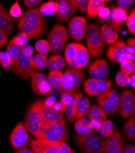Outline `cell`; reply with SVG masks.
Returning <instances> with one entry per match:
<instances>
[{"instance_id": "cell-55", "label": "cell", "mask_w": 135, "mask_h": 153, "mask_svg": "<svg viewBox=\"0 0 135 153\" xmlns=\"http://www.w3.org/2000/svg\"><path fill=\"white\" fill-rule=\"evenodd\" d=\"M122 153H135V145H126Z\"/></svg>"}, {"instance_id": "cell-17", "label": "cell", "mask_w": 135, "mask_h": 153, "mask_svg": "<svg viewBox=\"0 0 135 153\" xmlns=\"http://www.w3.org/2000/svg\"><path fill=\"white\" fill-rule=\"evenodd\" d=\"M88 73L92 79L105 80L109 74L107 61L104 58H99L94 61L88 68Z\"/></svg>"}, {"instance_id": "cell-44", "label": "cell", "mask_w": 135, "mask_h": 153, "mask_svg": "<svg viewBox=\"0 0 135 153\" xmlns=\"http://www.w3.org/2000/svg\"><path fill=\"white\" fill-rule=\"evenodd\" d=\"M127 25L129 31L135 36V8L132 10L127 20Z\"/></svg>"}, {"instance_id": "cell-19", "label": "cell", "mask_w": 135, "mask_h": 153, "mask_svg": "<svg viewBox=\"0 0 135 153\" xmlns=\"http://www.w3.org/2000/svg\"><path fill=\"white\" fill-rule=\"evenodd\" d=\"M42 117L43 124H47L60 121L63 119V114L54 107L46 105L44 102L42 104Z\"/></svg>"}, {"instance_id": "cell-5", "label": "cell", "mask_w": 135, "mask_h": 153, "mask_svg": "<svg viewBox=\"0 0 135 153\" xmlns=\"http://www.w3.org/2000/svg\"><path fill=\"white\" fill-rule=\"evenodd\" d=\"M86 43L89 54L93 58L99 57L103 53L105 43L103 40L99 27L94 23L89 25Z\"/></svg>"}, {"instance_id": "cell-38", "label": "cell", "mask_w": 135, "mask_h": 153, "mask_svg": "<svg viewBox=\"0 0 135 153\" xmlns=\"http://www.w3.org/2000/svg\"><path fill=\"white\" fill-rule=\"evenodd\" d=\"M97 23H99L100 24H103L104 25H107V26H109L110 27H112V28L115 29L117 31L119 32H122V27L121 26V24H119L116 22H115L112 18L111 14L110 16L106 19H99L98 18L97 20Z\"/></svg>"}, {"instance_id": "cell-7", "label": "cell", "mask_w": 135, "mask_h": 153, "mask_svg": "<svg viewBox=\"0 0 135 153\" xmlns=\"http://www.w3.org/2000/svg\"><path fill=\"white\" fill-rule=\"evenodd\" d=\"M68 40L69 34L66 28L58 24L54 25L47 36V42L53 53L62 52Z\"/></svg>"}, {"instance_id": "cell-20", "label": "cell", "mask_w": 135, "mask_h": 153, "mask_svg": "<svg viewBox=\"0 0 135 153\" xmlns=\"http://www.w3.org/2000/svg\"><path fill=\"white\" fill-rule=\"evenodd\" d=\"M88 118L93 123V129L97 130L100 124L107 120V113L99 105H93L88 111Z\"/></svg>"}, {"instance_id": "cell-28", "label": "cell", "mask_w": 135, "mask_h": 153, "mask_svg": "<svg viewBox=\"0 0 135 153\" xmlns=\"http://www.w3.org/2000/svg\"><path fill=\"white\" fill-rule=\"evenodd\" d=\"M72 99L70 104L65 109V114L66 115L67 119L71 123H72L75 120V106L77 100L83 97V94L81 92H77L76 93L71 94Z\"/></svg>"}, {"instance_id": "cell-59", "label": "cell", "mask_w": 135, "mask_h": 153, "mask_svg": "<svg viewBox=\"0 0 135 153\" xmlns=\"http://www.w3.org/2000/svg\"><path fill=\"white\" fill-rule=\"evenodd\" d=\"M132 75H133L132 76H133V77L135 78V69H134V72H133V73Z\"/></svg>"}, {"instance_id": "cell-60", "label": "cell", "mask_w": 135, "mask_h": 153, "mask_svg": "<svg viewBox=\"0 0 135 153\" xmlns=\"http://www.w3.org/2000/svg\"><path fill=\"white\" fill-rule=\"evenodd\" d=\"M134 90H135V87H134Z\"/></svg>"}, {"instance_id": "cell-16", "label": "cell", "mask_w": 135, "mask_h": 153, "mask_svg": "<svg viewBox=\"0 0 135 153\" xmlns=\"http://www.w3.org/2000/svg\"><path fill=\"white\" fill-rule=\"evenodd\" d=\"M126 146V140L119 131H115L105 142L104 153H122Z\"/></svg>"}, {"instance_id": "cell-34", "label": "cell", "mask_w": 135, "mask_h": 153, "mask_svg": "<svg viewBox=\"0 0 135 153\" xmlns=\"http://www.w3.org/2000/svg\"><path fill=\"white\" fill-rule=\"evenodd\" d=\"M47 58L46 56L37 54L31 58V66L33 70H43L47 66Z\"/></svg>"}, {"instance_id": "cell-2", "label": "cell", "mask_w": 135, "mask_h": 153, "mask_svg": "<svg viewBox=\"0 0 135 153\" xmlns=\"http://www.w3.org/2000/svg\"><path fill=\"white\" fill-rule=\"evenodd\" d=\"M68 132L64 120L55 123L43 124L39 138L52 142H65Z\"/></svg>"}, {"instance_id": "cell-18", "label": "cell", "mask_w": 135, "mask_h": 153, "mask_svg": "<svg viewBox=\"0 0 135 153\" xmlns=\"http://www.w3.org/2000/svg\"><path fill=\"white\" fill-rule=\"evenodd\" d=\"M29 135L25 126L19 123L10 134V141L12 146L15 149L23 147L28 142Z\"/></svg>"}, {"instance_id": "cell-41", "label": "cell", "mask_w": 135, "mask_h": 153, "mask_svg": "<svg viewBox=\"0 0 135 153\" xmlns=\"http://www.w3.org/2000/svg\"><path fill=\"white\" fill-rule=\"evenodd\" d=\"M130 79L131 78L129 75H127L120 71L118 72L116 76V82L119 86L125 87L129 85Z\"/></svg>"}, {"instance_id": "cell-54", "label": "cell", "mask_w": 135, "mask_h": 153, "mask_svg": "<svg viewBox=\"0 0 135 153\" xmlns=\"http://www.w3.org/2000/svg\"><path fill=\"white\" fill-rule=\"evenodd\" d=\"M111 14V10L109 7H104L99 12V19H106L108 18Z\"/></svg>"}, {"instance_id": "cell-35", "label": "cell", "mask_w": 135, "mask_h": 153, "mask_svg": "<svg viewBox=\"0 0 135 153\" xmlns=\"http://www.w3.org/2000/svg\"><path fill=\"white\" fill-rule=\"evenodd\" d=\"M33 91L36 94H46L50 93L52 90V88L47 80H43L38 84L31 86Z\"/></svg>"}, {"instance_id": "cell-27", "label": "cell", "mask_w": 135, "mask_h": 153, "mask_svg": "<svg viewBox=\"0 0 135 153\" xmlns=\"http://www.w3.org/2000/svg\"><path fill=\"white\" fill-rule=\"evenodd\" d=\"M22 48L21 46L18 45L14 41V38L9 43L6 48V53L11 59L13 63L17 61L22 54Z\"/></svg>"}, {"instance_id": "cell-51", "label": "cell", "mask_w": 135, "mask_h": 153, "mask_svg": "<svg viewBox=\"0 0 135 153\" xmlns=\"http://www.w3.org/2000/svg\"><path fill=\"white\" fill-rule=\"evenodd\" d=\"M34 48L31 45H26L25 47H23L22 48V54L25 55L28 57H32L34 56Z\"/></svg>"}, {"instance_id": "cell-8", "label": "cell", "mask_w": 135, "mask_h": 153, "mask_svg": "<svg viewBox=\"0 0 135 153\" xmlns=\"http://www.w3.org/2000/svg\"><path fill=\"white\" fill-rule=\"evenodd\" d=\"M85 74L79 69H68L63 73L60 90L62 93L72 94L81 86Z\"/></svg>"}, {"instance_id": "cell-13", "label": "cell", "mask_w": 135, "mask_h": 153, "mask_svg": "<svg viewBox=\"0 0 135 153\" xmlns=\"http://www.w3.org/2000/svg\"><path fill=\"white\" fill-rule=\"evenodd\" d=\"M88 22L84 17L78 16L71 19L69 23V34L73 40L82 41L87 33Z\"/></svg>"}, {"instance_id": "cell-21", "label": "cell", "mask_w": 135, "mask_h": 153, "mask_svg": "<svg viewBox=\"0 0 135 153\" xmlns=\"http://www.w3.org/2000/svg\"><path fill=\"white\" fill-rule=\"evenodd\" d=\"M0 30L5 32L13 30V22L6 7L0 3Z\"/></svg>"}, {"instance_id": "cell-52", "label": "cell", "mask_w": 135, "mask_h": 153, "mask_svg": "<svg viewBox=\"0 0 135 153\" xmlns=\"http://www.w3.org/2000/svg\"><path fill=\"white\" fill-rule=\"evenodd\" d=\"M9 40V36L6 32L0 30V48H2Z\"/></svg>"}, {"instance_id": "cell-57", "label": "cell", "mask_w": 135, "mask_h": 153, "mask_svg": "<svg viewBox=\"0 0 135 153\" xmlns=\"http://www.w3.org/2000/svg\"><path fill=\"white\" fill-rule=\"evenodd\" d=\"M68 65H69L72 69H79L78 65H77V62H76V61L75 59H72V60H71V61L68 62Z\"/></svg>"}, {"instance_id": "cell-4", "label": "cell", "mask_w": 135, "mask_h": 153, "mask_svg": "<svg viewBox=\"0 0 135 153\" xmlns=\"http://www.w3.org/2000/svg\"><path fill=\"white\" fill-rule=\"evenodd\" d=\"M78 148L85 153H104L105 141L94 132L75 137Z\"/></svg>"}, {"instance_id": "cell-42", "label": "cell", "mask_w": 135, "mask_h": 153, "mask_svg": "<svg viewBox=\"0 0 135 153\" xmlns=\"http://www.w3.org/2000/svg\"><path fill=\"white\" fill-rule=\"evenodd\" d=\"M31 86L35 85L38 84L39 83L47 80V76L42 73H40L36 71H34L32 75H31Z\"/></svg>"}, {"instance_id": "cell-32", "label": "cell", "mask_w": 135, "mask_h": 153, "mask_svg": "<svg viewBox=\"0 0 135 153\" xmlns=\"http://www.w3.org/2000/svg\"><path fill=\"white\" fill-rule=\"evenodd\" d=\"M63 76V73L62 71L50 72L48 74L47 80L50 83L52 89H56L60 87Z\"/></svg>"}, {"instance_id": "cell-14", "label": "cell", "mask_w": 135, "mask_h": 153, "mask_svg": "<svg viewBox=\"0 0 135 153\" xmlns=\"http://www.w3.org/2000/svg\"><path fill=\"white\" fill-rule=\"evenodd\" d=\"M11 71L21 78L28 79L34 71L31 66V57L21 54L18 59L12 64Z\"/></svg>"}, {"instance_id": "cell-6", "label": "cell", "mask_w": 135, "mask_h": 153, "mask_svg": "<svg viewBox=\"0 0 135 153\" xmlns=\"http://www.w3.org/2000/svg\"><path fill=\"white\" fill-rule=\"evenodd\" d=\"M29 146L36 153H74L65 142H52L41 139H31Z\"/></svg>"}, {"instance_id": "cell-45", "label": "cell", "mask_w": 135, "mask_h": 153, "mask_svg": "<svg viewBox=\"0 0 135 153\" xmlns=\"http://www.w3.org/2000/svg\"><path fill=\"white\" fill-rule=\"evenodd\" d=\"M76 7L80 12L83 14L87 13L88 7L89 5V0H74Z\"/></svg>"}, {"instance_id": "cell-33", "label": "cell", "mask_w": 135, "mask_h": 153, "mask_svg": "<svg viewBox=\"0 0 135 153\" xmlns=\"http://www.w3.org/2000/svg\"><path fill=\"white\" fill-rule=\"evenodd\" d=\"M40 13L45 16H51L55 14L58 10V3L57 1H51L43 3L39 9Z\"/></svg>"}, {"instance_id": "cell-23", "label": "cell", "mask_w": 135, "mask_h": 153, "mask_svg": "<svg viewBox=\"0 0 135 153\" xmlns=\"http://www.w3.org/2000/svg\"><path fill=\"white\" fill-rule=\"evenodd\" d=\"M65 66V58L62 55H51L47 58V67L51 72L61 71Z\"/></svg>"}, {"instance_id": "cell-3", "label": "cell", "mask_w": 135, "mask_h": 153, "mask_svg": "<svg viewBox=\"0 0 135 153\" xmlns=\"http://www.w3.org/2000/svg\"><path fill=\"white\" fill-rule=\"evenodd\" d=\"M42 102L43 101H36L32 104L26 114L24 120V125L27 131L36 139L39 138L43 126L42 117Z\"/></svg>"}, {"instance_id": "cell-24", "label": "cell", "mask_w": 135, "mask_h": 153, "mask_svg": "<svg viewBox=\"0 0 135 153\" xmlns=\"http://www.w3.org/2000/svg\"><path fill=\"white\" fill-rule=\"evenodd\" d=\"M101 34L105 43L113 45L117 41L119 34L116 30L107 25H103L101 29Z\"/></svg>"}, {"instance_id": "cell-53", "label": "cell", "mask_w": 135, "mask_h": 153, "mask_svg": "<svg viewBox=\"0 0 135 153\" xmlns=\"http://www.w3.org/2000/svg\"><path fill=\"white\" fill-rule=\"evenodd\" d=\"M126 44L130 52L135 56V38H130L127 41Z\"/></svg>"}, {"instance_id": "cell-47", "label": "cell", "mask_w": 135, "mask_h": 153, "mask_svg": "<svg viewBox=\"0 0 135 153\" xmlns=\"http://www.w3.org/2000/svg\"><path fill=\"white\" fill-rule=\"evenodd\" d=\"M135 3L134 0H117L118 7L127 12Z\"/></svg>"}, {"instance_id": "cell-15", "label": "cell", "mask_w": 135, "mask_h": 153, "mask_svg": "<svg viewBox=\"0 0 135 153\" xmlns=\"http://www.w3.org/2000/svg\"><path fill=\"white\" fill-rule=\"evenodd\" d=\"M55 18L59 22H67L75 14L76 7L74 0H58Z\"/></svg>"}, {"instance_id": "cell-9", "label": "cell", "mask_w": 135, "mask_h": 153, "mask_svg": "<svg viewBox=\"0 0 135 153\" xmlns=\"http://www.w3.org/2000/svg\"><path fill=\"white\" fill-rule=\"evenodd\" d=\"M120 100V94L115 89H109L96 98L97 104L109 115L119 111Z\"/></svg>"}, {"instance_id": "cell-1", "label": "cell", "mask_w": 135, "mask_h": 153, "mask_svg": "<svg viewBox=\"0 0 135 153\" xmlns=\"http://www.w3.org/2000/svg\"><path fill=\"white\" fill-rule=\"evenodd\" d=\"M46 28L43 16L39 9L26 11L21 17L18 23L20 33L26 34L29 37L37 38L42 36Z\"/></svg>"}, {"instance_id": "cell-29", "label": "cell", "mask_w": 135, "mask_h": 153, "mask_svg": "<svg viewBox=\"0 0 135 153\" xmlns=\"http://www.w3.org/2000/svg\"><path fill=\"white\" fill-rule=\"evenodd\" d=\"M104 0H90L87 10L88 17L92 19L99 15L100 11L104 7Z\"/></svg>"}, {"instance_id": "cell-49", "label": "cell", "mask_w": 135, "mask_h": 153, "mask_svg": "<svg viewBox=\"0 0 135 153\" xmlns=\"http://www.w3.org/2000/svg\"><path fill=\"white\" fill-rule=\"evenodd\" d=\"M72 99L71 94L62 93L60 97V103L62 105L63 110L70 104Z\"/></svg>"}, {"instance_id": "cell-25", "label": "cell", "mask_w": 135, "mask_h": 153, "mask_svg": "<svg viewBox=\"0 0 135 153\" xmlns=\"http://www.w3.org/2000/svg\"><path fill=\"white\" fill-rule=\"evenodd\" d=\"M75 59L78 65L79 69H83L87 66L90 61V54L84 45L79 44Z\"/></svg>"}, {"instance_id": "cell-12", "label": "cell", "mask_w": 135, "mask_h": 153, "mask_svg": "<svg viewBox=\"0 0 135 153\" xmlns=\"http://www.w3.org/2000/svg\"><path fill=\"white\" fill-rule=\"evenodd\" d=\"M119 115L126 119L135 113V94L130 90H124L120 95Z\"/></svg>"}, {"instance_id": "cell-48", "label": "cell", "mask_w": 135, "mask_h": 153, "mask_svg": "<svg viewBox=\"0 0 135 153\" xmlns=\"http://www.w3.org/2000/svg\"><path fill=\"white\" fill-rule=\"evenodd\" d=\"M9 13L12 17L15 18H19L21 16L22 10L17 1L11 7L9 10Z\"/></svg>"}, {"instance_id": "cell-26", "label": "cell", "mask_w": 135, "mask_h": 153, "mask_svg": "<svg viewBox=\"0 0 135 153\" xmlns=\"http://www.w3.org/2000/svg\"><path fill=\"white\" fill-rule=\"evenodd\" d=\"M74 127L79 135L88 134L94 129L93 123L88 117H83L78 120L75 124Z\"/></svg>"}, {"instance_id": "cell-39", "label": "cell", "mask_w": 135, "mask_h": 153, "mask_svg": "<svg viewBox=\"0 0 135 153\" xmlns=\"http://www.w3.org/2000/svg\"><path fill=\"white\" fill-rule=\"evenodd\" d=\"M35 48L38 54L46 56L50 51V45L46 40H39L35 44Z\"/></svg>"}, {"instance_id": "cell-43", "label": "cell", "mask_w": 135, "mask_h": 153, "mask_svg": "<svg viewBox=\"0 0 135 153\" xmlns=\"http://www.w3.org/2000/svg\"><path fill=\"white\" fill-rule=\"evenodd\" d=\"M0 64L4 69H8L11 66V59L6 52H0Z\"/></svg>"}, {"instance_id": "cell-56", "label": "cell", "mask_w": 135, "mask_h": 153, "mask_svg": "<svg viewBox=\"0 0 135 153\" xmlns=\"http://www.w3.org/2000/svg\"><path fill=\"white\" fill-rule=\"evenodd\" d=\"M16 153H36L35 151H34L31 148H29L26 146H23L21 148H20Z\"/></svg>"}, {"instance_id": "cell-10", "label": "cell", "mask_w": 135, "mask_h": 153, "mask_svg": "<svg viewBox=\"0 0 135 153\" xmlns=\"http://www.w3.org/2000/svg\"><path fill=\"white\" fill-rule=\"evenodd\" d=\"M130 54L133 55L127 48L126 43L122 39L110 45L106 52L108 59L115 63H122L127 61L128 56Z\"/></svg>"}, {"instance_id": "cell-36", "label": "cell", "mask_w": 135, "mask_h": 153, "mask_svg": "<svg viewBox=\"0 0 135 153\" xmlns=\"http://www.w3.org/2000/svg\"><path fill=\"white\" fill-rule=\"evenodd\" d=\"M124 129L128 138L135 141V114L131 116L125 123Z\"/></svg>"}, {"instance_id": "cell-46", "label": "cell", "mask_w": 135, "mask_h": 153, "mask_svg": "<svg viewBox=\"0 0 135 153\" xmlns=\"http://www.w3.org/2000/svg\"><path fill=\"white\" fill-rule=\"evenodd\" d=\"M14 39L15 42L21 47L28 45L29 42V37L26 34L22 33H20L16 37H14Z\"/></svg>"}, {"instance_id": "cell-58", "label": "cell", "mask_w": 135, "mask_h": 153, "mask_svg": "<svg viewBox=\"0 0 135 153\" xmlns=\"http://www.w3.org/2000/svg\"><path fill=\"white\" fill-rule=\"evenodd\" d=\"M130 86H133V88L135 87V78L133 77V76H132V77L130 79Z\"/></svg>"}, {"instance_id": "cell-37", "label": "cell", "mask_w": 135, "mask_h": 153, "mask_svg": "<svg viewBox=\"0 0 135 153\" xmlns=\"http://www.w3.org/2000/svg\"><path fill=\"white\" fill-rule=\"evenodd\" d=\"M78 46L79 44L77 43H69L66 46L65 51V58L67 62L75 59Z\"/></svg>"}, {"instance_id": "cell-30", "label": "cell", "mask_w": 135, "mask_h": 153, "mask_svg": "<svg viewBox=\"0 0 135 153\" xmlns=\"http://www.w3.org/2000/svg\"><path fill=\"white\" fill-rule=\"evenodd\" d=\"M110 10H111V16L112 19L116 23L121 24L127 22L128 19V15L127 12L122 10L118 7H115L113 6H109Z\"/></svg>"}, {"instance_id": "cell-31", "label": "cell", "mask_w": 135, "mask_h": 153, "mask_svg": "<svg viewBox=\"0 0 135 153\" xmlns=\"http://www.w3.org/2000/svg\"><path fill=\"white\" fill-rule=\"evenodd\" d=\"M114 129L113 123L111 120H106L100 124L97 131L100 135L105 138H108L114 132Z\"/></svg>"}, {"instance_id": "cell-50", "label": "cell", "mask_w": 135, "mask_h": 153, "mask_svg": "<svg viewBox=\"0 0 135 153\" xmlns=\"http://www.w3.org/2000/svg\"><path fill=\"white\" fill-rule=\"evenodd\" d=\"M23 5L25 7L32 8L38 6L41 2L42 0H24L23 1Z\"/></svg>"}, {"instance_id": "cell-11", "label": "cell", "mask_w": 135, "mask_h": 153, "mask_svg": "<svg viewBox=\"0 0 135 153\" xmlns=\"http://www.w3.org/2000/svg\"><path fill=\"white\" fill-rule=\"evenodd\" d=\"M113 83L109 80H95L89 79L83 85V90L88 96H98L111 89Z\"/></svg>"}, {"instance_id": "cell-22", "label": "cell", "mask_w": 135, "mask_h": 153, "mask_svg": "<svg viewBox=\"0 0 135 153\" xmlns=\"http://www.w3.org/2000/svg\"><path fill=\"white\" fill-rule=\"evenodd\" d=\"M90 102L87 97H82L79 98L75 106V119L79 120L83 118L88 113L90 108Z\"/></svg>"}, {"instance_id": "cell-40", "label": "cell", "mask_w": 135, "mask_h": 153, "mask_svg": "<svg viewBox=\"0 0 135 153\" xmlns=\"http://www.w3.org/2000/svg\"><path fill=\"white\" fill-rule=\"evenodd\" d=\"M120 68L121 72H124L127 75H130L133 74L134 69H135V65L133 61L130 59H128L127 61L120 63Z\"/></svg>"}]
</instances>
